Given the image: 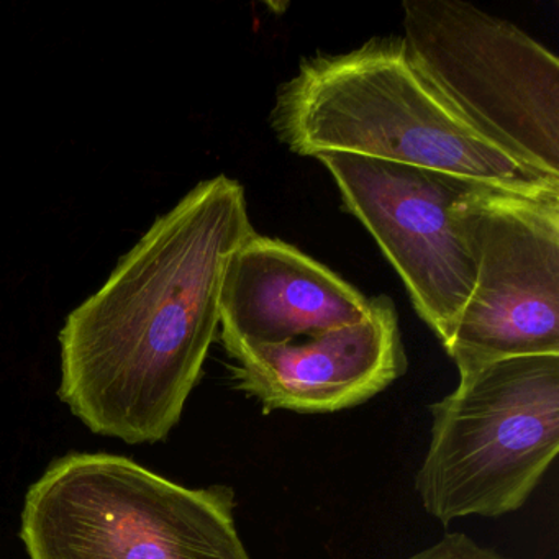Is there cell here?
Instances as JSON below:
<instances>
[{
    "mask_svg": "<svg viewBox=\"0 0 559 559\" xmlns=\"http://www.w3.org/2000/svg\"><path fill=\"white\" fill-rule=\"evenodd\" d=\"M251 234L240 182H199L67 317L58 395L93 433L168 438L217 338L228 261Z\"/></svg>",
    "mask_w": 559,
    "mask_h": 559,
    "instance_id": "cell-1",
    "label": "cell"
},
{
    "mask_svg": "<svg viewBox=\"0 0 559 559\" xmlns=\"http://www.w3.org/2000/svg\"><path fill=\"white\" fill-rule=\"evenodd\" d=\"M283 145L433 169L528 198H556L545 175L480 132L425 76L404 37L319 53L277 90L270 117Z\"/></svg>",
    "mask_w": 559,
    "mask_h": 559,
    "instance_id": "cell-2",
    "label": "cell"
},
{
    "mask_svg": "<svg viewBox=\"0 0 559 559\" xmlns=\"http://www.w3.org/2000/svg\"><path fill=\"white\" fill-rule=\"evenodd\" d=\"M228 486L189 489L130 457L70 453L32 484L21 538L31 559H251Z\"/></svg>",
    "mask_w": 559,
    "mask_h": 559,
    "instance_id": "cell-3",
    "label": "cell"
},
{
    "mask_svg": "<svg viewBox=\"0 0 559 559\" xmlns=\"http://www.w3.org/2000/svg\"><path fill=\"white\" fill-rule=\"evenodd\" d=\"M430 411V447L415 477L425 510L443 525L519 510L559 451V355L463 372Z\"/></svg>",
    "mask_w": 559,
    "mask_h": 559,
    "instance_id": "cell-4",
    "label": "cell"
},
{
    "mask_svg": "<svg viewBox=\"0 0 559 559\" xmlns=\"http://www.w3.org/2000/svg\"><path fill=\"white\" fill-rule=\"evenodd\" d=\"M404 40L433 86L480 132L559 178V60L516 25L463 0H405Z\"/></svg>",
    "mask_w": 559,
    "mask_h": 559,
    "instance_id": "cell-5",
    "label": "cell"
},
{
    "mask_svg": "<svg viewBox=\"0 0 559 559\" xmlns=\"http://www.w3.org/2000/svg\"><path fill=\"white\" fill-rule=\"evenodd\" d=\"M456 215L476 263L473 293L443 345L460 374L559 355V195L477 186Z\"/></svg>",
    "mask_w": 559,
    "mask_h": 559,
    "instance_id": "cell-6",
    "label": "cell"
},
{
    "mask_svg": "<svg viewBox=\"0 0 559 559\" xmlns=\"http://www.w3.org/2000/svg\"><path fill=\"white\" fill-rule=\"evenodd\" d=\"M345 207L374 238L441 345L466 306L476 263L457 221L460 202L479 185L397 163L323 153Z\"/></svg>",
    "mask_w": 559,
    "mask_h": 559,
    "instance_id": "cell-7",
    "label": "cell"
},
{
    "mask_svg": "<svg viewBox=\"0 0 559 559\" xmlns=\"http://www.w3.org/2000/svg\"><path fill=\"white\" fill-rule=\"evenodd\" d=\"M235 388L264 412L330 414L374 397L407 371L397 310L389 297L371 299L361 322L281 345L225 349Z\"/></svg>",
    "mask_w": 559,
    "mask_h": 559,
    "instance_id": "cell-8",
    "label": "cell"
},
{
    "mask_svg": "<svg viewBox=\"0 0 559 559\" xmlns=\"http://www.w3.org/2000/svg\"><path fill=\"white\" fill-rule=\"evenodd\" d=\"M371 299L286 241L251 234L231 254L221 294L224 348L281 345L361 322Z\"/></svg>",
    "mask_w": 559,
    "mask_h": 559,
    "instance_id": "cell-9",
    "label": "cell"
},
{
    "mask_svg": "<svg viewBox=\"0 0 559 559\" xmlns=\"http://www.w3.org/2000/svg\"><path fill=\"white\" fill-rule=\"evenodd\" d=\"M408 559H507L490 548L477 545L463 533H448L430 548Z\"/></svg>",
    "mask_w": 559,
    "mask_h": 559,
    "instance_id": "cell-10",
    "label": "cell"
}]
</instances>
